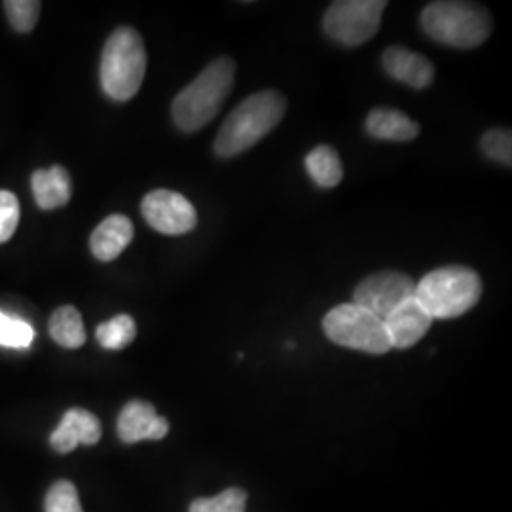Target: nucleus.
<instances>
[{
  "instance_id": "21",
  "label": "nucleus",
  "mask_w": 512,
  "mask_h": 512,
  "mask_svg": "<svg viewBox=\"0 0 512 512\" xmlns=\"http://www.w3.org/2000/svg\"><path fill=\"white\" fill-rule=\"evenodd\" d=\"M247 494L239 488H228L215 497H200L190 505V512H245Z\"/></svg>"
},
{
  "instance_id": "14",
  "label": "nucleus",
  "mask_w": 512,
  "mask_h": 512,
  "mask_svg": "<svg viewBox=\"0 0 512 512\" xmlns=\"http://www.w3.org/2000/svg\"><path fill=\"white\" fill-rule=\"evenodd\" d=\"M133 234V222L126 215H110L93 230L90 238L93 256L101 262L118 258L126 251Z\"/></svg>"
},
{
  "instance_id": "24",
  "label": "nucleus",
  "mask_w": 512,
  "mask_h": 512,
  "mask_svg": "<svg viewBox=\"0 0 512 512\" xmlns=\"http://www.w3.org/2000/svg\"><path fill=\"white\" fill-rule=\"evenodd\" d=\"M482 152L497 164L512 165V135L509 129H490L482 137Z\"/></svg>"
},
{
  "instance_id": "10",
  "label": "nucleus",
  "mask_w": 512,
  "mask_h": 512,
  "mask_svg": "<svg viewBox=\"0 0 512 512\" xmlns=\"http://www.w3.org/2000/svg\"><path fill=\"white\" fill-rule=\"evenodd\" d=\"M391 348L408 349L418 344L433 325V317L412 296L384 319Z\"/></svg>"
},
{
  "instance_id": "16",
  "label": "nucleus",
  "mask_w": 512,
  "mask_h": 512,
  "mask_svg": "<svg viewBox=\"0 0 512 512\" xmlns=\"http://www.w3.org/2000/svg\"><path fill=\"white\" fill-rule=\"evenodd\" d=\"M366 133L380 141L406 143L420 135V124L410 120L404 112L389 107L374 109L366 116Z\"/></svg>"
},
{
  "instance_id": "15",
  "label": "nucleus",
  "mask_w": 512,
  "mask_h": 512,
  "mask_svg": "<svg viewBox=\"0 0 512 512\" xmlns=\"http://www.w3.org/2000/svg\"><path fill=\"white\" fill-rule=\"evenodd\" d=\"M33 194L40 209L52 211L67 205L73 196L71 175L63 165H54L50 169H38L31 179Z\"/></svg>"
},
{
  "instance_id": "2",
  "label": "nucleus",
  "mask_w": 512,
  "mask_h": 512,
  "mask_svg": "<svg viewBox=\"0 0 512 512\" xmlns=\"http://www.w3.org/2000/svg\"><path fill=\"white\" fill-rule=\"evenodd\" d=\"M287 99L275 90H264L239 103L224 120L215 139V154L220 158H234L255 147L283 120Z\"/></svg>"
},
{
  "instance_id": "6",
  "label": "nucleus",
  "mask_w": 512,
  "mask_h": 512,
  "mask_svg": "<svg viewBox=\"0 0 512 512\" xmlns=\"http://www.w3.org/2000/svg\"><path fill=\"white\" fill-rule=\"evenodd\" d=\"M323 330L330 342L344 348L384 355L391 349L384 321L357 304L336 306L325 315Z\"/></svg>"
},
{
  "instance_id": "22",
  "label": "nucleus",
  "mask_w": 512,
  "mask_h": 512,
  "mask_svg": "<svg viewBox=\"0 0 512 512\" xmlns=\"http://www.w3.org/2000/svg\"><path fill=\"white\" fill-rule=\"evenodd\" d=\"M10 25L18 33H31L37 27L42 4L38 0H6L2 2Z\"/></svg>"
},
{
  "instance_id": "23",
  "label": "nucleus",
  "mask_w": 512,
  "mask_h": 512,
  "mask_svg": "<svg viewBox=\"0 0 512 512\" xmlns=\"http://www.w3.org/2000/svg\"><path fill=\"white\" fill-rule=\"evenodd\" d=\"M44 509L46 512H84L80 505L78 490L69 480H57L48 490Z\"/></svg>"
},
{
  "instance_id": "5",
  "label": "nucleus",
  "mask_w": 512,
  "mask_h": 512,
  "mask_svg": "<svg viewBox=\"0 0 512 512\" xmlns=\"http://www.w3.org/2000/svg\"><path fill=\"white\" fill-rule=\"evenodd\" d=\"M147 73V50L131 27H118L110 35L101 57V88L114 101H129L141 90Z\"/></svg>"
},
{
  "instance_id": "3",
  "label": "nucleus",
  "mask_w": 512,
  "mask_h": 512,
  "mask_svg": "<svg viewBox=\"0 0 512 512\" xmlns=\"http://www.w3.org/2000/svg\"><path fill=\"white\" fill-rule=\"evenodd\" d=\"M421 27L427 37L440 44L471 50L490 37L492 16L478 4L440 0L423 8Z\"/></svg>"
},
{
  "instance_id": "19",
  "label": "nucleus",
  "mask_w": 512,
  "mask_h": 512,
  "mask_svg": "<svg viewBox=\"0 0 512 512\" xmlns=\"http://www.w3.org/2000/svg\"><path fill=\"white\" fill-rule=\"evenodd\" d=\"M97 342L105 349H118L128 348L129 344L135 340L137 336V325L133 321V317L128 313H120L116 317H112L107 323H101L97 327Z\"/></svg>"
},
{
  "instance_id": "4",
  "label": "nucleus",
  "mask_w": 512,
  "mask_h": 512,
  "mask_svg": "<svg viewBox=\"0 0 512 512\" xmlns=\"http://www.w3.org/2000/svg\"><path fill=\"white\" fill-rule=\"evenodd\" d=\"M482 296V279L467 266H444L421 277L414 298L433 319H454L473 310Z\"/></svg>"
},
{
  "instance_id": "8",
  "label": "nucleus",
  "mask_w": 512,
  "mask_h": 512,
  "mask_svg": "<svg viewBox=\"0 0 512 512\" xmlns=\"http://www.w3.org/2000/svg\"><path fill=\"white\" fill-rule=\"evenodd\" d=\"M414 294H416V281L410 275L385 270V272L368 275L357 285L353 293V304L365 308L366 311H370L372 315L384 321L391 311L399 308Z\"/></svg>"
},
{
  "instance_id": "20",
  "label": "nucleus",
  "mask_w": 512,
  "mask_h": 512,
  "mask_svg": "<svg viewBox=\"0 0 512 512\" xmlns=\"http://www.w3.org/2000/svg\"><path fill=\"white\" fill-rule=\"evenodd\" d=\"M35 340V329L21 317H12L0 311V346L27 349Z\"/></svg>"
},
{
  "instance_id": "25",
  "label": "nucleus",
  "mask_w": 512,
  "mask_h": 512,
  "mask_svg": "<svg viewBox=\"0 0 512 512\" xmlns=\"http://www.w3.org/2000/svg\"><path fill=\"white\" fill-rule=\"evenodd\" d=\"M19 202L16 194L0 190V243H6L18 230Z\"/></svg>"
},
{
  "instance_id": "18",
  "label": "nucleus",
  "mask_w": 512,
  "mask_h": 512,
  "mask_svg": "<svg viewBox=\"0 0 512 512\" xmlns=\"http://www.w3.org/2000/svg\"><path fill=\"white\" fill-rule=\"evenodd\" d=\"M50 336L61 348H82L86 344V329L80 311L74 306L57 308L50 317Z\"/></svg>"
},
{
  "instance_id": "1",
  "label": "nucleus",
  "mask_w": 512,
  "mask_h": 512,
  "mask_svg": "<svg viewBox=\"0 0 512 512\" xmlns=\"http://www.w3.org/2000/svg\"><path fill=\"white\" fill-rule=\"evenodd\" d=\"M236 63L230 57L211 61L173 101V120L186 133H194L215 120L234 90Z\"/></svg>"
},
{
  "instance_id": "7",
  "label": "nucleus",
  "mask_w": 512,
  "mask_h": 512,
  "mask_svg": "<svg viewBox=\"0 0 512 512\" xmlns=\"http://www.w3.org/2000/svg\"><path fill=\"white\" fill-rule=\"evenodd\" d=\"M384 0H338L332 2L323 27L332 40L344 46H361L376 37L384 16Z\"/></svg>"
},
{
  "instance_id": "17",
  "label": "nucleus",
  "mask_w": 512,
  "mask_h": 512,
  "mask_svg": "<svg viewBox=\"0 0 512 512\" xmlns=\"http://www.w3.org/2000/svg\"><path fill=\"white\" fill-rule=\"evenodd\" d=\"M306 169L319 188H334L344 179V167L338 152L329 145H319L306 156Z\"/></svg>"
},
{
  "instance_id": "9",
  "label": "nucleus",
  "mask_w": 512,
  "mask_h": 512,
  "mask_svg": "<svg viewBox=\"0 0 512 512\" xmlns=\"http://www.w3.org/2000/svg\"><path fill=\"white\" fill-rule=\"evenodd\" d=\"M143 217L164 236H183L196 228L198 213L183 194L173 190H154L141 203Z\"/></svg>"
},
{
  "instance_id": "13",
  "label": "nucleus",
  "mask_w": 512,
  "mask_h": 512,
  "mask_svg": "<svg viewBox=\"0 0 512 512\" xmlns=\"http://www.w3.org/2000/svg\"><path fill=\"white\" fill-rule=\"evenodd\" d=\"M385 73L414 90H425L435 80V67L425 55L403 46H391L382 55Z\"/></svg>"
},
{
  "instance_id": "12",
  "label": "nucleus",
  "mask_w": 512,
  "mask_h": 512,
  "mask_svg": "<svg viewBox=\"0 0 512 512\" xmlns=\"http://www.w3.org/2000/svg\"><path fill=\"white\" fill-rule=\"evenodd\" d=\"M101 440V421L84 408H71L59 421L57 429L50 435V444L55 452L69 454L78 444L93 446Z\"/></svg>"
},
{
  "instance_id": "11",
  "label": "nucleus",
  "mask_w": 512,
  "mask_h": 512,
  "mask_svg": "<svg viewBox=\"0 0 512 512\" xmlns=\"http://www.w3.org/2000/svg\"><path fill=\"white\" fill-rule=\"evenodd\" d=\"M169 433V423L156 414V408L145 401H131L118 416V437L126 444L141 440H162Z\"/></svg>"
}]
</instances>
